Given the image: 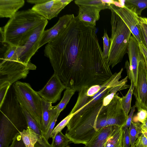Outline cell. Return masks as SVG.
I'll list each match as a JSON object with an SVG mask.
<instances>
[{
	"mask_svg": "<svg viewBox=\"0 0 147 147\" xmlns=\"http://www.w3.org/2000/svg\"><path fill=\"white\" fill-rule=\"evenodd\" d=\"M75 3L77 5H85L95 7L101 10L109 9L110 4L104 3L102 0H76Z\"/></svg>",
	"mask_w": 147,
	"mask_h": 147,
	"instance_id": "25",
	"label": "cell"
},
{
	"mask_svg": "<svg viewBox=\"0 0 147 147\" xmlns=\"http://www.w3.org/2000/svg\"><path fill=\"white\" fill-rule=\"evenodd\" d=\"M109 7L123 20L138 43L144 44L140 21V17L125 6L123 7H119L113 4H110Z\"/></svg>",
	"mask_w": 147,
	"mask_h": 147,
	"instance_id": "9",
	"label": "cell"
},
{
	"mask_svg": "<svg viewBox=\"0 0 147 147\" xmlns=\"http://www.w3.org/2000/svg\"><path fill=\"white\" fill-rule=\"evenodd\" d=\"M79 7L77 19L85 26L95 27L96 23L100 18L101 10L96 7L85 5H78Z\"/></svg>",
	"mask_w": 147,
	"mask_h": 147,
	"instance_id": "16",
	"label": "cell"
},
{
	"mask_svg": "<svg viewBox=\"0 0 147 147\" xmlns=\"http://www.w3.org/2000/svg\"><path fill=\"white\" fill-rule=\"evenodd\" d=\"M66 147H70V146L69 145H67Z\"/></svg>",
	"mask_w": 147,
	"mask_h": 147,
	"instance_id": "46",
	"label": "cell"
},
{
	"mask_svg": "<svg viewBox=\"0 0 147 147\" xmlns=\"http://www.w3.org/2000/svg\"><path fill=\"white\" fill-rule=\"evenodd\" d=\"M9 147H26L22 140L20 133L16 136Z\"/></svg>",
	"mask_w": 147,
	"mask_h": 147,
	"instance_id": "33",
	"label": "cell"
},
{
	"mask_svg": "<svg viewBox=\"0 0 147 147\" xmlns=\"http://www.w3.org/2000/svg\"><path fill=\"white\" fill-rule=\"evenodd\" d=\"M22 108L28 126L37 135L38 140L34 147H51L43 136L42 129L36 121L30 114L22 106Z\"/></svg>",
	"mask_w": 147,
	"mask_h": 147,
	"instance_id": "19",
	"label": "cell"
},
{
	"mask_svg": "<svg viewBox=\"0 0 147 147\" xmlns=\"http://www.w3.org/2000/svg\"><path fill=\"white\" fill-rule=\"evenodd\" d=\"M69 142L71 141L69 138L61 131L52 138V142L51 145V147H65Z\"/></svg>",
	"mask_w": 147,
	"mask_h": 147,
	"instance_id": "28",
	"label": "cell"
},
{
	"mask_svg": "<svg viewBox=\"0 0 147 147\" xmlns=\"http://www.w3.org/2000/svg\"><path fill=\"white\" fill-rule=\"evenodd\" d=\"M127 53L129 57L132 81L134 86L136 85L137 82L138 65L142 52L138 42L132 35L130 36Z\"/></svg>",
	"mask_w": 147,
	"mask_h": 147,
	"instance_id": "15",
	"label": "cell"
},
{
	"mask_svg": "<svg viewBox=\"0 0 147 147\" xmlns=\"http://www.w3.org/2000/svg\"><path fill=\"white\" fill-rule=\"evenodd\" d=\"M109 7L111 12V34L107 60L109 66L113 68L122 61L127 53L131 33L119 16Z\"/></svg>",
	"mask_w": 147,
	"mask_h": 147,
	"instance_id": "5",
	"label": "cell"
},
{
	"mask_svg": "<svg viewBox=\"0 0 147 147\" xmlns=\"http://www.w3.org/2000/svg\"><path fill=\"white\" fill-rule=\"evenodd\" d=\"M76 91L72 89L66 88L64 92L63 96L59 103L54 106L58 112H61L66 107L71 98Z\"/></svg>",
	"mask_w": 147,
	"mask_h": 147,
	"instance_id": "27",
	"label": "cell"
},
{
	"mask_svg": "<svg viewBox=\"0 0 147 147\" xmlns=\"http://www.w3.org/2000/svg\"><path fill=\"white\" fill-rule=\"evenodd\" d=\"M73 14H66L60 17L57 22L50 28L44 30L39 43L38 48L57 36L74 18Z\"/></svg>",
	"mask_w": 147,
	"mask_h": 147,
	"instance_id": "14",
	"label": "cell"
},
{
	"mask_svg": "<svg viewBox=\"0 0 147 147\" xmlns=\"http://www.w3.org/2000/svg\"><path fill=\"white\" fill-rule=\"evenodd\" d=\"M147 117V110L141 109L138 111L137 114V119L138 121L143 123Z\"/></svg>",
	"mask_w": 147,
	"mask_h": 147,
	"instance_id": "37",
	"label": "cell"
},
{
	"mask_svg": "<svg viewBox=\"0 0 147 147\" xmlns=\"http://www.w3.org/2000/svg\"><path fill=\"white\" fill-rule=\"evenodd\" d=\"M44 53L66 89L79 91L83 87L102 84L113 75L96 28L85 26L76 17L47 44Z\"/></svg>",
	"mask_w": 147,
	"mask_h": 147,
	"instance_id": "1",
	"label": "cell"
},
{
	"mask_svg": "<svg viewBox=\"0 0 147 147\" xmlns=\"http://www.w3.org/2000/svg\"><path fill=\"white\" fill-rule=\"evenodd\" d=\"M103 40V50L102 51L104 56L107 59L111 46L110 39L108 36L107 32L104 30L103 36L102 37Z\"/></svg>",
	"mask_w": 147,
	"mask_h": 147,
	"instance_id": "30",
	"label": "cell"
},
{
	"mask_svg": "<svg viewBox=\"0 0 147 147\" xmlns=\"http://www.w3.org/2000/svg\"><path fill=\"white\" fill-rule=\"evenodd\" d=\"M144 133L145 136L147 138V130L146 131H142V132Z\"/></svg>",
	"mask_w": 147,
	"mask_h": 147,
	"instance_id": "44",
	"label": "cell"
},
{
	"mask_svg": "<svg viewBox=\"0 0 147 147\" xmlns=\"http://www.w3.org/2000/svg\"><path fill=\"white\" fill-rule=\"evenodd\" d=\"M123 140L122 127L115 126L106 142L105 147H123Z\"/></svg>",
	"mask_w": 147,
	"mask_h": 147,
	"instance_id": "21",
	"label": "cell"
},
{
	"mask_svg": "<svg viewBox=\"0 0 147 147\" xmlns=\"http://www.w3.org/2000/svg\"><path fill=\"white\" fill-rule=\"evenodd\" d=\"M0 85L9 82L11 85L18 80L26 78L30 70H34L35 65H26L16 59H5L1 58Z\"/></svg>",
	"mask_w": 147,
	"mask_h": 147,
	"instance_id": "7",
	"label": "cell"
},
{
	"mask_svg": "<svg viewBox=\"0 0 147 147\" xmlns=\"http://www.w3.org/2000/svg\"><path fill=\"white\" fill-rule=\"evenodd\" d=\"M11 85L9 82H5L0 85V106L4 101Z\"/></svg>",
	"mask_w": 147,
	"mask_h": 147,
	"instance_id": "31",
	"label": "cell"
},
{
	"mask_svg": "<svg viewBox=\"0 0 147 147\" xmlns=\"http://www.w3.org/2000/svg\"><path fill=\"white\" fill-rule=\"evenodd\" d=\"M73 0H48L34 5L31 9L47 20L57 17L60 11Z\"/></svg>",
	"mask_w": 147,
	"mask_h": 147,
	"instance_id": "13",
	"label": "cell"
},
{
	"mask_svg": "<svg viewBox=\"0 0 147 147\" xmlns=\"http://www.w3.org/2000/svg\"><path fill=\"white\" fill-rule=\"evenodd\" d=\"M0 111V147H9L16 136L28 127L12 88L8 90Z\"/></svg>",
	"mask_w": 147,
	"mask_h": 147,
	"instance_id": "4",
	"label": "cell"
},
{
	"mask_svg": "<svg viewBox=\"0 0 147 147\" xmlns=\"http://www.w3.org/2000/svg\"><path fill=\"white\" fill-rule=\"evenodd\" d=\"M48 23L47 20L37 27L22 46L23 49L19 58L20 62L26 65L33 64L30 59L39 49V42Z\"/></svg>",
	"mask_w": 147,
	"mask_h": 147,
	"instance_id": "10",
	"label": "cell"
},
{
	"mask_svg": "<svg viewBox=\"0 0 147 147\" xmlns=\"http://www.w3.org/2000/svg\"><path fill=\"white\" fill-rule=\"evenodd\" d=\"M129 128L131 147H132L134 145L135 142L140 136V134L142 133V123L138 121L134 122L132 121Z\"/></svg>",
	"mask_w": 147,
	"mask_h": 147,
	"instance_id": "24",
	"label": "cell"
},
{
	"mask_svg": "<svg viewBox=\"0 0 147 147\" xmlns=\"http://www.w3.org/2000/svg\"><path fill=\"white\" fill-rule=\"evenodd\" d=\"M133 94L136 99L135 105L138 111L141 109L147 110V67L142 52L139 63L137 82L134 86Z\"/></svg>",
	"mask_w": 147,
	"mask_h": 147,
	"instance_id": "8",
	"label": "cell"
},
{
	"mask_svg": "<svg viewBox=\"0 0 147 147\" xmlns=\"http://www.w3.org/2000/svg\"><path fill=\"white\" fill-rule=\"evenodd\" d=\"M125 6L140 16L142 11L147 8V0H125Z\"/></svg>",
	"mask_w": 147,
	"mask_h": 147,
	"instance_id": "23",
	"label": "cell"
},
{
	"mask_svg": "<svg viewBox=\"0 0 147 147\" xmlns=\"http://www.w3.org/2000/svg\"><path fill=\"white\" fill-rule=\"evenodd\" d=\"M12 86L20 104L36 121L41 129L42 98L28 83L17 81Z\"/></svg>",
	"mask_w": 147,
	"mask_h": 147,
	"instance_id": "6",
	"label": "cell"
},
{
	"mask_svg": "<svg viewBox=\"0 0 147 147\" xmlns=\"http://www.w3.org/2000/svg\"><path fill=\"white\" fill-rule=\"evenodd\" d=\"M47 20L31 9L18 11L0 28V42L8 45L22 46L36 28Z\"/></svg>",
	"mask_w": 147,
	"mask_h": 147,
	"instance_id": "3",
	"label": "cell"
},
{
	"mask_svg": "<svg viewBox=\"0 0 147 147\" xmlns=\"http://www.w3.org/2000/svg\"><path fill=\"white\" fill-rule=\"evenodd\" d=\"M142 34L143 35V40H144V44L146 46L147 48V37L146 36V35L144 33L143 31V30L142 29Z\"/></svg>",
	"mask_w": 147,
	"mask_h": 147,
	"instance_id": "43",
	"label": "cell"
},
{
	"mask_svg": "<svg viewBox=\"0 0 147 147\" xmlns=\"http://www.w3.org/2000/svg\"><path fill=\"white\" fill-rule=\"evenodd\" d=\"M142 130H147V117L144 121V122L142 123Z\"/></svg>",
	"mask_w": 147,
	"mask_h": 147,
	"instance_id": "42",
	"label": "cell"
},
{
	"mask_svg": "<svg viewBox=\"0 0 147 147\" xmlns=\"http://www.w3.org/2000/svg\"><path fill=\"white\" fill-rule=\"evenodd\" d=\"M125 68L126 69L128 78L131 80H133L132 76L131 71L130 69L129 63L128 61L127 60L125 63Z\"/></svg>",
	"mask_w": 147,
	"mask_h": 147,
	"instance_id": "39",
	"label": "cell"
},
{
	"mask_svg": "<svg viewBox=\"0 0 147 147\" xmlns=\"http://www.w3.org/2000/svg\"><path fill=\"white\" fill-rule=\"evenodd\" d=\"M48 0H28V3L31 4H34L35 5L39 4L46 2Z\"/></svg>",
	"mask_w": 147,
	"mask_h": 147,
	"instance_id": "41",
	"label": "cell"
},
{
	"mask_svg": "<svg viewBox=\"0 0 147 147\" xmlns=\"http://www.w3.org/2000/svg\"><path fill=\"white\" fill-rule=\"evenodd\" d=\"M140 21L142 29L147 37V18L140 17Z\"/></svg>",
	"mask_w": 147,
	"mask_h": 147,
	"instance_id": "38",
	"label": "cell"
},
{
	"mask_svg": "<svg viewBox=\"0 0 147 147\" xmlns=\"http://www.w3.org/2000/svg\"><path fill=\"white\" fill-rule=\"evenodd\" d=\"M120 73L116 72L104 84L83 87L79 90L77 101L70 113L73 117L67 125L71 126L78 121L90 125L97 124L107 115L108 105L118 91L123 89Z\"/></svg>",
	"mask_w": 147,
	"mask_h": 147,
	"instance_id": "2",
	"label": "cell"
},
{
	"mask_svg": "<svg viewBox=\"0 0 147 147\" xmlns=\"http://www.w3.org/2000/svg\"><path fill=\"white\" fill-rule=\"evenodd\" d=\"M135 147H147V138L142 132L140 135L136 140Z\"/></svg>",
	"mask_w": 147,
	"mask_h": 147,
	"instance_id": "32",
	"label": "cell"
},
{
	"mask_svg": "<svg viewBox=\"0 0 147 147\" xmlns=\"http://www.w3.org/2000/svg\"><path fill=\"white\" fill-rule=\"evenodd\" d=\"M123 147H130L131 145L129 128L123 131Z\"/></svg>",
	"mask_w": 147,
	"mask_h": 147,
	"instance_id": "36",
	"label": "cell"
},
{
	"mask_svg": "<svg viewBox=\"0 0 147 147\" xmlns=\"http://www.w3.org/2000/svg\"><path fill=\"white\" fill-rule=\"evenodd\" d=\"M139 44L141 51L147 59V48L145 45L143 43Z\"/></svg>",
	"mask_w": 147,
	"mask_h": 147,
	"instance_id": "40",
	"label": "cell"
},
{
	"mask_svg": "<svg viewBox=\"0 0 147 147\" xmlns=\"http://www.w3.org/2000/svg\"><path fill=\"white\" fill-rule=\"evenodd\" d=\"M25 3L24 0H0V17L12 18Z\"/></svg>",
	"mask_w": 147,
	"mask_h": 147,
	"instance_id": "18",
	"label": "cell"
},
{
	"mask_svg": "<svg viewBox=\"0 0 147 147\" xmlns=\"http://www.w3.org/2000/svg\"><path fill=\"white\" fill-rule=\"evenodd\" d=\"M127 117L122 106V98L116 94L107 109V126L123 127L126 123Z\"/></svg>",
	"mask_w": 147,
	"mask_h": 147,
	"instance_id": "11",
	"label": "cell"
},
{
	"mask_svg": "<svg viewBox=\"0 0 147 147\" xmlns=\"http://www.w3.org/2000/svg\"><path fill=\"white\" fill-rule=\"evenodd\" d=\"M135 147L134 146L133 147Z\"/></svg>",
	"mask_w": 147,
	"mask_h": 147,
	"instance_id": "47",
	"label": "cell"
},
{
	"mask_svg": "<svg viewBox=\"0 0 147 147\" xmlns=\"http://www.w3.org/2000/svg\"><path fill=\"white\" fill-rule=\"evenodd\" d=\"M65 89L59 77L54 73L44 87L37 92L45 100L52 104L60 100L61 93Z\"/></svg>",
	"mask_w": 147,
	"mask_h": 147,
	"instance_id": "12",
	"label": "cell"
},
{
	"mask_svg": "<svg viewBox=\"0 0 147 147\" xmlns=\"http://www.w3.org/2000/svg\"><path fill=\"white\" fill-rule=\"evenodd\" d=\"M144 58L145 59L146 62V64L147 67V59L144 56Z\"/></svg>",
	"mask_w": 147,
	"mask_h": 147,
	"instance_id": "45",
	"label": "cell"
},
{
	"mask_svg": "<svg viewBox=\"0 0 147 147\" xmlns=\"http://www.w3.org/2000/svg\"><path fill=\"white\" fill-rule=\"evenodd\" d=\"M60 112H58L56 115L53 119L51 123L48 131L46 134L45 138L48 141V140L50 138H51V134L53 131V129L55 125L57 119L60 114Z\"/></svg>",
	"mask_w": 147,
	"mask_h": 147,
	"instance_id": "35",
	"label": "cell"
},
{
	"mask_svg": "<svg viewBox=\"0 0 147 147\" xmlns=\"http://www.w3.org/2000/svg\"><path fill=\"white\" fill-rule=\"evenodd\" d=\"M22 140L26 147H34L38 140L37 135L28 126L20 132Z\"/></svg>",
	"mask_w": 147,
	"mask_h": 147,
	"instance_id": "22",
	"label": "cell"
},
{
	"mask_svg": "<svg viewBox=\"0 0 147 147\" xmlns=\"http://www.w3.org/2000/svg\"><path fill=\"white\" fill-rule=\"evenodd\" d=\"M115 126L105 127L91 139L84 147H105L108 138L113 131Z\"/></svg>",
	"mask_w": 147,
	"mask_h": 147,
	"instance_id": "20",
	"label": "cell"
},
{
	"mask_svg": "<svg viewBox=\"0 0 147 147\" xmlns=\"http://www.w3.org/2000/svg\"><path fill=\"white\" fill-rule=\"evenodd\" d=\"M73 115L69 113L65 118L63 119L53 129L51 134V138H53L55 135L66 126L73 117Z\"/></svg>",
	"mask_w": 147,
	"mask_h": 147,
	"instance_id": "29",
	"label": "cell"
},
{
	"mask_svg": "<svg viewBox=\"0 0 147 147\" xmlns=\"http://www.w3.org/2000/svg\"><path fill=\"white\" fill-rule=\"evenodd\" d=\"M52 104L42 98L41 126L44 137L51 123L58 112L54 107L52 106Z\"/></svg>",
	"mask_w": 147,
	"mask_h": 147,
	"instance_id": "17",
	"label": "cell"
},
{
	"mask_svg": "<svg viewBox=\"0 0 147 147\" xmlns=\"http://www.w3.org/2000/svg\"><path fill=\"white\" fill-rule=\"evenodd\" d=\"M136 107L135 105L131 107L130 113L127 117L126 123L125 125L122 127L123 131H125L127 128L129 127L133 121V115L135 111Z\"/></svg>",
	"mask_w": 147,
	"mask_h": 147,
	"instance_id": "34",
	"label": "cell"
},
{
	"mask_svg": "<svg viewBox=\"0 0 147 147\" xmlns=\"http://www.w3.org/2000/svg\"><path fill=\"white\" fill-rule=\"evenodd\" d=\"M131 84L127 93L125 96L121 97L122 106L127 116L131 108V98L134 87L132 80L131 81Z\"/></svg>",
	"mask_w": 147,
	"mask_h": 147,
	"instance_id": "26",
	"label": "cell"
}]
</instances>
